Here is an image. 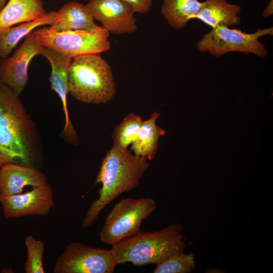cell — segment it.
Returning a JSON list of instances; mask_svg holds the SVG:
<instances>
[{
    "label": "cell",
    "mask_w": 273,
    "mask_h": 273,
    "mask_svg": "<svg viewBox=\"0 0 273 273\" xmlns=\"http://www.w3.org/2000/svg\"><path fill=\"white\" fill-rule=\"evenodd\" d=\"M36 141L34 123L19 96L0 81V167L11 163L33 166Z\"/></svg>",
    "instance_id": "6da1fadb"
},
{
    "label": "cell",
    "mask_w": 273,
    "mask_h": 273,
    "mask_svg": "<svg viewBox=\"0 0 273 273\" xmlns=\"http://www.w3.org/2000/svg\"><path fill=\"white\" fill-rule=\"evenodd\" d=\"M150 166L146 157L132 155L127 149L113 146L103 159L95 184H101L99 197L89 206L81 226L86 228L102 210L122 193L135 189Z\"/></svg>",
    "instance_id": "7a4b0ae2"
},
{
    "label": "cell",
    "mask_w": 273,
    "mask_h": 273,
    "mask_svg": "<svg viewBox=\"0 0 273 273\" xmlns=\"http://www.w3.org/2000/svg\"><path fill=\"white\" fill-rule=\"evenodd\" d=\"M182 226L171 223L154 232L141 230L110 249L117 264L131 263L142 266L156 265L170 256L184 251L186 244L181 232Z\"/></svg>",
    "instance_id": "3957f363"
},
{
    "label": "cell",
    "mask_w": 273,
    "mask_h": 273,
    "mask_svg": "<svg viewBox=\"0 0 273 273\" xmlns=\"http://www.w3.org/2000/svg\"><path fill=\"white\" fill-rule=\"evenodd\" d=\"M68 72L69 93L80 102L106 103L116 93L111 68L101 54L72 58Z\"/></svg>",
    "instance_id": "277c9868"
},
{
    "label": "cell",
    "mask_w": 273,
    "mask_h": 273,
    "mask_svg": "<svg viewBox=\"0 0 273 273\" xmlns=\"http://www.w3.org/2000/svg\"><path fill=\"white\" fill-rule=\"evenodd\" d=\"M35 38L43 47L74 58L101 54L111 48L110 32L102 26L90 30L52 31L48 27L34 30Z\"/></svg>",
    "instance_id": "5b68a950"
},
{
    "label": "cell",
    "mask_w": 273,
    "mask_h": 273,
    "mask_svg": "<svg viewBox=\"0 0 273 273\" xmlns=\"http://www.w3.org/2000/svg\"><path fill=\"white\" fill-rule=\"evenodd\" d=\"M156 208L152 198L122 199L106 217L99 233L100 241L113 246L133 236L140 231L142 221Z\"/></svg>",
    "instance_id": "8992f818"
},
{
    "label": "cell",
    "mask_w": 273,
    "mask_h": 273,
    "mask_svg": "<svg viewBox=\"0 0 273 273\" xmlns=\"http://www.w3.org/2000/svg\"><path fill=\"white\" fill-rule=\"evenodd\" d=\"M272 34V27L247 33L239 29L220 26L204 34L196 47L199 52H207L217 57L230 52H238L264 58L267 56L268 51L258 38Z\"/></svg>",
    "instance_id": "52a82bcc"
},
{
    "label": "cell",
    "mask_w": 273,
    "mask_h": 273,
    "mask_svg": "<svg viewBox=\"0 0 273 273\" xmlns=\"http://www.w3.org/2000/svg\"><path fill=\"white\" fill-rule=\"evenodd\" d=\"M117 265L110 249L69 244L57 258L54 273H112Z\"/></svg>",
    "instance_id": "ba28073f"
},
{
    "label": "cell",
    "mask_w": 273,
    "mask_h": 273,
    "mask_svg": "<svg viewBox=\"0 0 273 273\" xmlns=\"http://www.w3.org/2000/svg\"><path fill=\"white\" fill-rule=\"evenodd\" d=\"M42 48L33 31L26 35L11 57L0 60V81L19 96L28 83L29 65L34 57L41 55Z\"/></svg>",
    "instance_id": "9c48e42d"
},
{
    "label": "cell",
    "mask_w": 273,
    "mask_h": 273,
    "mask_svg": "<svg viewBox=\"0 0 273 273\" xmlns=\"http://www.w3.org/2000/svg\"><path fill=\"white\" fill-rule=\"evenodd\" d=\"M0 203L6 219L29 215L45 216L54 205L53 189L47 183L24 193L0 195Z\"/></svg>",
    "instance_id": "30bf717a"
},
{
    "label": "cell",
    "mask_w": 273,
    "mask_h": 273,
    "mask_svg": "<svg viewBox=\"0 0 273 273\" xmlns=\"http://www.w3.org/2000/svg\"><path fill=\"white\" fill-rule=\"evenodd\" d=\"M86 6L94 19L113 34L133 33L137 30L134 12L121 0H90Z\"/></svg>",
    "instance_id": "8fae6325"
},
{
    "label": "cell",
    "mask_w": 273,
    "mask_h": 273,
    "mask_svg": "<svg viewBox=\"0 0 273 273\" xmlns=\"http://www.w3.org/2000/svg\"><path fill=\"white\" fill-rule=\"evenodd\" d=\"M41 55L51 66L50 82L52 89L58 95L62 104L65 116V124L62 131L66 140L75 144L78 141L76 133L69 119L67 106L69 94V67L72 58L56 51L43 47Z\"/></svg>",
    "instance_id": "7c38bea8"
},
{
    "label": "cell",
    "mask_w": 273,
    "mask_h": 273,
    "mask_svg": "<svg viewBox=\"0 0 273 273\" xmlns=\"http://www.w3.org/2000/svg\"><path fill=\"white\" fill-rule=\"evenodd\" d=\"M46 183L45 174L33 166L11 163L0 167V195L20 194L26 187Z\"/></svg>",
    "instance_id": "4fadbf2b"
},
{
    "label": "cell",
    "mask_w": 273,
    "mask_h": 273,
    "mask_svg": "<svg viewBox=\"0 0 273 273\" xmlns=\"http://www.w3.org/2000/svg\"><path fill=\"white\" fill-rule=\"evenodd\" d=\"M57 13V20L48 27L53 31L90 30L99 26L86 5L76 1L64 4Z\"/></svg>",
    "instance_id": "5bb4252c"
},
{
    "label": "cell",
    "mask_w": 273,
    "mask_h": 273,
    "mask_svg": "<svg viewBox=\"0 0 273 273\" xmlns=\"http://www.w3.org/2000/svg\"><path fill=\"white\" fill-rule=\"evenodd\" d=\"M46 13L41 0H9L0 11V34L16 24L39 18Z\"/></svg>",
    "instance_id": "9a60e30c"
},
{
    "label": "cell",
    "mask_w": 273,
    "mask_h": 273,
    "mask_svg": "<svg viewBox=\"0 0 273 273\" xmlns=\"http://www.w3.org/2000/svg\"><path fill=\"white\" fill-rule=\"evenodd\" d=\"M241 12L239 6L226 0H205L202 2L195 19L212 29L220 26L228 27L240 23L241 18L239 14Z\"/></svg>",
    "instance_id": "2e32d148"
},
{
    "label": "cell",
    "mask_w": 273,
    "mask_h": 273,
    "mask_svg": "<svg viewBox=\"0 0 273 273\" xmlns=\"http://www.w3.org/2000/svg\"><path fill=\"white\" fill-rule=\"evenodd\" d=\"M57 19V12L52 11L35 20L21 23L3 31L0 34V58H8L23 38L39 27L52 25Z\"/></svg>",
    "instance_id": "e0dca14e"
},
{
    "label": "cell",
    "mask_w": 273,
    "mask_h": 273,
    "mask_svg": "<svg viewBox=\"0 0 273 273\" xmlns=\"http://www.w3.org/2000/svg\"><path fill=\"white\" fill-rule=\"evenodd\" d=\"M160 115L157 112L151 114L149 119L143 121L137 138L131 144V150L135 155L152 160L158 150L159 140L165 133V130L156 124Z\"/></svg>",
    "instance_id": "ac0fdd59"
},
{
    "label": "cell",
    "mask_w": 273,
    "mask_h": 273,
    "mask_svg": "<svg viewBox=\"0 0 273 273\" xmlns=\"http://www.w3.org/2000/svg\"><path fill=\"white\" fill-rule=\"evenodd\" d=\"M162 1V15L168 25L177 30L185 27L190 20L195 19L202 4L198 0Z\"/></svg>",
    "instance_id": "d6986e66"
},
{
    "label": "cell",
    "mask_w": 273,
    "mask_h": 273,
    "mask_svg": "<svg viewBox=\"0 0 273 273\" xmlns=\"http://www.w3.org/2000/svg\"><path fill=\"white\" fill-rule=\"evenodd\" d=\"M142 117L133 113L128 114L114 127L112 133L113 146L127 149L137 138L143 123Z\"/></svg>",
    "instance_id": "ffe728a7"
},
{
    "label": "cell",
    "mask_w": 273,
    "mask_h": 273,
    "mask_svg": "<svg viewBox=\"0 0 273 273\" xmlns=\"http://www.w3.org/2000/svg\"><path fill=\"white\" fill-rule=\"evenodd\" d=\"M27 250V258L24 264L26 273H44L43 257L44 251L43 242L27 235L24 241Z\"/></svg>",
    "instance_id": "44dd1931"
},
{
    "label": "cell",
    "mask_w": 273,
    "mask_h": 273,
    "mask_svg": "<svg viewBox=\"0 0 273 273\" xmlns=\"http://www.w3.org/2000/svg\"><path fill=\"white\" fill-rule=\"evenodd\" d=\"M195 256L183 252L175 254L156 264L154 273H189L195 268Z\"/></svg>",
    "instance_id": "7402d4cb"
},
{
    "label": "cell",
    "mask_w": 273,
    "mask_h": 273,
    "mask_svg": "<svg viewBox=\"0 0 273 273\" xmlns=\"http://www.w3.org/2000/svg\"><path fill=\"white\" fill-rule=\"evenodd\" d=\"M129 5L134 13L145 14L149 12L154 0H121Z\"/></svg>",
    "instance_id": "603a6c76"
},
{
    "label": "cell",
    "mask_w": 273,
    "mask_h": 273,
    "mask_svg": "<svg viewBox=\"0 0 273 273\" xmlns=\"http://www.w3.org/2000/svg\"><path fill=\"white\" fill-rule=\"evenodd\" d=\"M273 13V0H270L267 4L265 8L262 12V15L264 17L267 18Z\"/></svg>",
    "instance_id": "cb8c5ba5"
},
{
    "label": "cell",
    "mask_w": 273,
    "mask_h": 273,
    "mask_svg": "<svg viewBox=\"0 0 273 273\" xmlns=\"http://www.w3.org/2000/svg\"><path fill=\"white\" fill-rule=\"evenodd\" d=\"M7 4V0H0V11L3 9Z\"/></svg>",
    "instance_id": "d4e9b609"
}]
</instances>
